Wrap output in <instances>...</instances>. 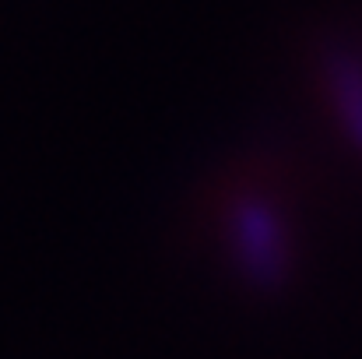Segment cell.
<instances>
[{"label": "cell", "instance_id": "cell-1", "mask_svg": "<svg viewBox=\"0 0 362 359\" xmlns=\"http://www.w3.org/2000/svg\"><path fill=\"white\" fill-rule=\"evenodd\" d=\"M229 239H233L240 268L257 289L278 292L288 282V275H292L288 239H285V226H281L278 212L267 201H260V198L236 201V208L229 215Z\"/></svg>", "mask_w": 362, "mask_h": 359}, {"label": "cell", "instance_id": "cell-2", "mask_svg": "<svg viewBox=\"0 0 362 359\" xmlns=\"http://www.w3.org/2000/svg\"><path fill=\"white\" fill-rule=\"evenodd\" d=\"M334 113L341 120L349 141L362 152V53L352 46H331L324 57Z\"/></svg>", "mask_w": 362, "mask_h": 359}]
</instances>
